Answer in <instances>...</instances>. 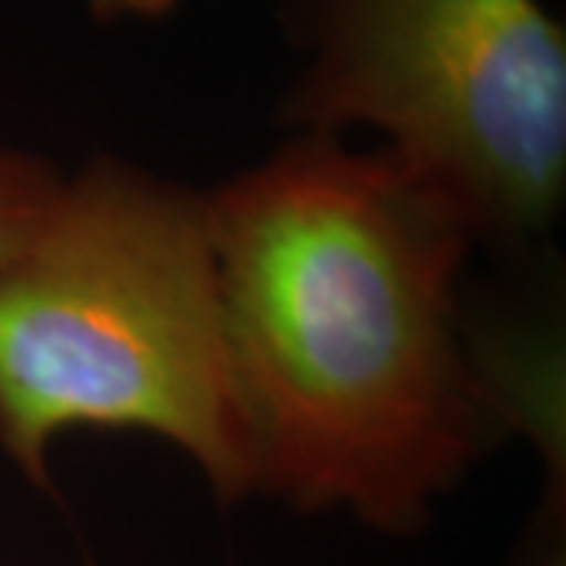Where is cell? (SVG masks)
<instances>
[{
	"label": "cell",
	"instance_id": "277c9868",
	"mask_svg": "<svg viewBox=\"0 0 566 566\" xmlns=\"http://www.w3.org/2000/svg\"><path fill=\"white\" fill-rule=\"evenodd\" d=\"M61 186V177L41 158L0 148V264L29 243Z\"/></svg>",
	"mask_w": 566,
	"mask_h": 566
},
{
	"label": "cell",
	"instance_id": "6da1fadb",
	"mask_svg": "<svg viewBox=\"0 0 566 566\" xmlns=\"http://www.w3.org/2000/svg\"><path fill=\"white\" fill-rule=\"evenodd\" d=\"M205 205L255 488L422 526L482 431L453 318L469 227L390 151L322 133Z\"/></svg>",
	"mask_w": 566,
	"mask_h": 566
},
{
	"label": "cell",
	"instance_id": "7a4b0ae2",
	"mask_svg": "<svg viewBox=\"0 0 566 566\" xmlns=\"http://www.w3.org/2000/svg\"><path fill=\"white\" fill-rule=\"evenodd\" d=\"M80 428L148 431L255 488L205 199L102 161L0 264V447L35 485Z\"/></svg>",
	"mask_w": 566,
	"mask_h": 566
},
{
	"label": "cell",
	"instance_id": "5b68a950",
	"mask_svg": "<svg viewBox=\"0 0 566 566\" xmlns=\"http://www.w3.org/2000/svg\"><path fill=\"white\" fill-rule=\"evenodd\" d=\"M95 20H161L167 17L177 0H88Z\"/></svg>",
	"mask_w": 566,
	"mask_h": 566
},
{
	"label": "cell",
	"instance_id": "3957f363",
	"mask_svg": "<svg viewBox=\"0 0 566 566\" xmlns=\"http://www.w3.org/2000/svg\"><path fill=\"white\" fill-rule=\"evenodd\" d=\"M305 133L375 126L472 240H523L566 180V39L538 0H300Z\"/></svg>",
	"mask_w": 566,
	"mask_h": 566
}]
</instances>
